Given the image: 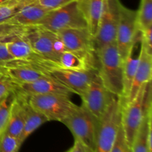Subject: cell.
I'll use <instances>...</instances> for the list:
<instances>
[{
    "label": "cell",
    "mask_w": 152,
    "mask_h": 152,
    "mask_svg": "<svg viewBox=\"0 0 152 152\" xmlns=\"http://www.w3.org/2000/svg\"><path fill=\"white\" fill-rule=\"evenodd\" d=\"M146 86L145 84L141 88L133 100L121 102V125L126 140L130 147L145 116L144 102Z\"/></svg>",
    "instance_id": "cell-7"
},
{
    "label": "cell",
    "mask_w": 152,
    "mask_h": 152,
    "mask_svg": "<svg viewBox=\"0 0 152 152\" xmlns=\"http://www.w3.org/2000/svg\"><path fill=\"white\" fill-rule=\"evenodd\" d=\"M66 152H68V151H66Z\"/></svg>",
    "instance_id": "cell-36"
},
{
    "label": "cell",
    "mask_w": 152,
    "mask_h": 152,
    "mask_svg": "<svg viewBox=\"0 0 152 152\" xmlns=\"http://www.w3.org/2000/svg\"><path fill=\"white\" fill-rule=\"evenodd\" d=\"M140 59V53L138 56H134V48L129 53L126 59L123 62V91L122 101H126L130 93L133 80L134 79L137 68Z\"/></svg>",
    "instance_id": "cell-21"
},
{
    "label": "cell",
    "mask_w": 152,
    "mask_h": 152,
    "mask_svg": "<svg viewBox=\"0 0 152 152\" xmlns=\"http://www.w3.org/2000/svg\"><path fill=\"white\" fill-rule=\"evenodd\" d=\"M78 140L94 149L99 120L83 105L77 108L62 122Z\"/></svg>",
    "instance_id": "cell-5"
},
{
    "label": "cell",
    "mask_w": 152,
    "mask_h": 152,
    "mask_svg": "<svg viewBox=\"0 0 152 152\" xmlns=\"http://www.w3.org/2000/svg\"><path fill=\"white\" fill-rule=\"evenodd\" d=\"M48 74L71 89L74 94L80 95L97 75L98 71L97 69L74 71L56 67Z\"/></svg>",
    "instance_id": "cell-12"
},
{
    "label": "cell",
    "mask_w": 152,
    "mask_h": 152,
    "mask_svg": "<svg viewBox=\"0 0 152 152\" xmlns=\"http://www.w3.org/2000/svg\"><path fill=\"white\" fill-rule=\"evenodd\" d=\"M80 96L82 105L99 120L115 95L104 86L97 74Z\"/></svg>",
    "instance_id": "cell-10"
},
{
    "label": "cell",
    "mask_w": 152,
    "mask_h": 152,
    "mask_svg": "<svg viewBox=\"0 0 152 152\" xmlns=\"http://www.w3.org/2000/svg\"><path fill=\"white\" fill-rule=\"evenodd\" d=\"M38 25L53 33L71 28H88L87 22L80 10L78 0L59 8L50 10Z\"/></svg>",
    "instance_id": "cell-3"
},
{
    "label": "cell",
    "mask_w": 152,
    "mask_h": 152,
    "mask_svg": "<svg viewBox=\"0 0 152 152\" xmlns=\"http://www.w3.org/2000/svg\"><path fill=\"white\" fill-rule=\"evenodd\" d=\"M121 126V100L115 96L99 120L94 152H111Z\"/></svg>",
    "instance_id": "cell-2"
},
{
    "label": "cell",
    "mask_w": 152,
    "mask_h": 152,
    "mask_svg": "<svg viewBox=\"0 0 152 152\" xmlns=\"http://www.w3.org/2000/svg\"><path fill=\"white\" fill-rule=\"evenodd\" d=\"M25 28L10 23L8 22L0 23V39L15 35V34H21L24 31Z\"/></svg>",
    "instance_id": "cell-26"
},
{
    "label": "cell",
    "mask_w": 152,
    "mask_h": 152,
    "mask_svg": "<svg viewBox=\"0 0 152 152\" xmlns=\"http://www.w3.org/2000/svg\"><path fill=\"white\" fill-rule=\"evenodd\" d=\"M68 152H94V150L85 145L81 141L74 139V145L68 150Z\"/></svg>",
    "instance_id": "cell-32"
},
{
    "label": "cell",
    "mask_w": 152,
    "mask_h": 152,
    "mask_svg": "<svg viewBox=\"0 0 152 152\" xmlns=\"http://www.w3.org/2000/svg\"><path fill=\"white\" fill-rule=\"evenodd\" d=\"M15 91L25 96L41 94H62L70 96L74 94L71 89L50 76L32 83L17 85Z\"/></svg>",
    "instance_id": "cell-13"
},
{
    "label": "cell",
    "mask_w": 152,
    "mask_h": 152,
    "mask_svg": "<svg viewBox=\"0 0 152 152\" xmlns=\"http://www.w3.org/2000/svg\"><path fill=\"white\" fill-rule=\"evenodd\" d=\"M1 75H2V73H1V69H0V77H1Z\"/></svg>",
    "instance_id": "cell-35"
},
{
    "label": "cell",
    "mask_w": 152,
    "mask_h": 152,
    "mask_svg": "<svg viewBox=\"0 0 152 152\" xmlns=\"http://www.w3.org/2000/svg\"><path fill=\"white\" fill-rule=\"evenodd\" d=\"M17 84L4 74L0 77V101L7 94L16 89Z\"/></svg>",
    "instance_id": "cell-29"
},
{
    "label": "cell",
    "mask_w": 152,
    "mask_h": 152,
    "mask_svg": "<svg viewBox=\"0 0 152 152\" xmlns=\"http://www.w3.org/2000/svg\"><path fill=\"white\" fill-rule=\"evenodd\" d=\"M66 50L87 55H96L93 36L88 28H71L56 33Z\"/></svg>",
    "instance_id": "cell-11"
},
{
    "label": "cell",
    "mask_w": 152,
    "mask_h": 152,
    "mask_svg": "<svg viewBox=\"0 0 152 152\" xmlns=\"http://www.w3.org/2000/svg\"><path fill=\"white\" fill-rule=\"evenodd\" d=\"M26 100V96L16 92V97L12 106L8 123L4 132L19 139L25 126Z\"/></svg>",
    "instance_id": "cell-16"
},
{
    "label": "cell",
    "mask_w": 152,
    "mask_h": 152,
    "mask_svg": "<svg viewBox=\"0 0 152 152\" xmlns=\"http://www.w3.org/2000/svg\"><path fill=\"white\" fill-rule=\"evenodd\" d=\"M17 3L21 2H19L17 0H0V7L5 5H10V4H17Z\"/></svg>",
    "instance_id": "cell-33"
},
{
    "label": "cell",
    "mask_w": 152,
    "mask_h": 152,
    "mask_svg": "<svg viewBox=\"0 0 152 152\" xmlns=\"http://www.w3.org/2000/svg\"><path fill=\"white\" fill-rule=\"evenodd\" d=\"M16 97V91L9 92L0 101V135L4 132L10 118L11 108Z\"/></svg>",
    "instance_id": "cell-23"
},
{
    "label": "cell",
    "mask_w": 152,
    "mask_h": 152,
    "mask_svg": "<svg viewBox=\"0 0 152 152\" xmlns=\"http://www.w3.org/2000/svg\"><path fill=\"white\" fill-rule=\"evenodd\" d=\"M121 4L120 0H103L99 29L94 39L96 50L115 42Z\"/></svg>",
    "instance_id": "cell-9"
},
{
    "label": "cell",
    "mask_w": 152,
    "mask_h": 152,
    "mask_svg": "<svg viewBox=\"0 0 152 152\" xmlns=\"http://www.w3.org/2000/svg\"><path fill=\"white\" fill-rule=\"evenodd\" d=\"M152 73V54H150L145 50V48L141 44L140 51V59L137 68L134 79L133 80L132 88L129 96L126 101L123 102H130L134 99L139 91L144 85L151 82Z\"/></svg>",
    "instance_id": "cell-14"
},
{
    "label": "cell",
    "mask_w": 152,
    "mask_h": 152,
    "mask_svg": "<svg viewBox=\"0 0 152 152\" xmlns=\"http://www.w3.org/2000/svg\"><path fill=\"white\" fill-rule=\"evenodd\" d=\"M75 0H37V2L48 10H52L59 8Z\"/></svg>",
    "instance_id": "cell-30"
},
{
    "label": "cell",
    "mask_w": 152,
    "mask_h": 152,
    "mask_svg": "<svg viewBox=\"0 0 152 152\" xmlns=\"http://www.w3.org/2000/svg\"><path fill=\"white\" fill-rule=\"evenodd\" d=\"M58 63L61 68L74 71L97 69L94 55L83 54L69 50H65L59 55Z\"/></svg>",
    "instance_id": "cell-17"
},
{
    "label": "cell",
    "mask_w": 152,
    "mask_h": 152,
    "mask_svg": "<svg viewBox=\"0 0 152 152\" xmlns=\"http://www.w3.org/2000/svg\"><path fill=\"white\" fill-rule=\"evenodd\" d=\"M22 34L36 53L50 60L58 62L59 55L66 50L56 33L41 26L26 27Z\"/></svg>",
    "instance_id": "cell-4"
},
{
    "label": "cell",
    "mask_w": 152,
    "mask_h": 152,
    "mask_svg": "<svg viewBox=\"0 0 152 152\" xmlns=\"http://www.w3.org/2000/svg\"><path fill=\"white\" fill-rule=\"evenodd\" d=\"M137 25L140 32L152 26V0H141L137 10Z\"/></svg>",
    "instance_id": "cell-24"
},
{
    "label": "cell",
    "mask_w": 152,
    "mask_h": 152,
    "mask_svg": "<svg viewBox=\"0 0 152 152\" xmlns=\"http://www.w3.org/2000/svg\"><path fill=\"white\" fill-rule=\"evenodd\" d=\"M26 97L30 105L44 114L48 121L62 123L78 106L66 95L41 94Z\"/></svg>",
    "instance_id": "cell-6"
},
{
    "label": "cell",
    "mask_w": 152,
    "mask_h": 152,
    "mask_svg": "<svg viewBox=\"0 0 152 152\" xmlns=\"http://www.w3.org/2000/svg\"><path fill=\"white\" fill-rule=\"evenodd\" d=\"M99 66L98 75L102 84L112 94L122 98L123 91V62L116 42L110 43L96 50Z\"/></svg>",
    "instance_id": "cell-1"
},
{
    "label": "cell",
    "mask_w": 152,
    "mask_h": 152,
    "mask_svg": "<svg viewBox=\"0 0 152 152\" xmlns=\"http://www.w3.org/2000/svg\"><path fill=\"white\" fill-rule=\"evenodd\" d=\"M22 33L1 39L5 43L7 51L13 59H28L36 54Z\"/></svg>",
    "instance_id": "cell-19"
},
{
    "label": "cell",
    "mask_w": 152,
    "mask_h": 152,
    "mask_svg": "<svg viewBox=\"0 0 152 152\" xmlns=\"http://www.w3.org/2000/svg\"><path fill=\"white\" fill-rule=\"evenodd\" d=\"M24 5H25V4L17 3L0 7V23L7 22V20L10 19L16 12L19 11Z\"/></svg>",
    "instance_id": "cell-27"
},
{
    "label": "cell",
    "mask_w": 152,
    "mask_h": 152,
    "mask_svg": "<svg viewBox=\"0 0 152 152\" xmlns=\"http://www.w3.org/2000/svg\"><path fill=\"white\" fill-rule=\"evenodd\" d=\"M13 59L12 56L7 51L5 43L0 39V65Z\"/></svg>",
    "instance_id": "cell-31"
},
{
    "label": "cell",
    "mask_w": 152,
    "mask_h": 152,
    "mask_svg": "<svg viewBox=\"0 0 152 152\" xmlns=\"http://www.w3.org/2000/svg\"><path fill=\"white\" fill-rule=\"evenodd\" d=\"M22 144L19 138L4 132L0 135V152H19Z\"/></svg>",
    "instance_id": "cell-25"
},
{
    "label": "cell",
    "mask_w": 152,
    "mask_h": 152,
    "mask_svg": "<svg viewBox=\"0 0 152 152\" xmlns=\"http://www.w3.org/2000/svg\"><path fill=\"white\" fill-rule=\"evenodd\" d=\"M138 32L140 31L137 25V10H131L121 4L115 42L123 62L134 48Z\"/></svg>",
    "instance_id": "cell-8"
},
{
    "label": "cell",
    "mask_w": 152,
    "mask_h": 152,
    "mask_svg": "<svg viewBox=\"0 0 152 152\" xmlns=\"http://www.w3.org/2000/svg\"><path fill=\"white\" fill-rule=\"evenodd\" d=\"M49 11L37 1H34L24 5L7 22L24 28L36 26Z\"/></svg>",
    "instance_id": "cell-15"
},
{
    "label": "cell",
    "mask_w": 152,
    "mask_h": 152,
    "mask_svg": "<svg viewBox=\"0 0 152 152\" xmlns=\"http://www.w3.org/2000/svg\"><path fill=\"white\" fill-rule=\"evenodd\" d=\"M27 98V97H26ZM48 121L47 117L41 112L33 108L28 102V99L25 103V121L23 131L19 137V140L22 143L25 140L35 132L39 127Z\"/></svg>",
    "instance_id": "cell-20"
},
{
    "label": "cell",
    "mask_w": 152,
    "mask_h": 152,
    "mask_svg": "<svg viewBox=\"0 0 152 152\" xmlns=\"http://www.w3.org/2000/svg\"><path fill=\"white\" fill-rule=\"evenodd\" d=\"M151 118V109L148 110L146 112L145 111V116H144L142 124L135 136L133 143L131 147L132 152H149L148 148L147 136H148V123Z\"/></svg>",
    "instance_id": "cell-22"
},
{
    "label": "cell",
    "mask_w": 152,
    "mask_h": 152,
    "mask_svg": "<svg viewBox=\"0 0 152 152\" xmlns=\"http://www.w3.org/2000/svg\"><path fill=\"white\" fill-rule=\"evenodd\" d=\"M79 6L94 39L99 29L103 0H78Z\"/></svg>",
    "instance_id": "cell-18"
},
{
    "label": "cell",
    "mask_w": 152,
    "mask_h": 152,
    "mask_svg": "<svg viewBox=\"0 0 152 152\" xmlns=\"http://www.w3.org/2000/svg\"><path fill=\"white\" fill-rule=\"evenodd\" d=\"M111 152H132V148L128 145L126 140L122 125L119 129L115 142H114V146H113Z\"/></svg>",
    "instance_id": "cell-28"
},
{
    "label": "cell",
    "mask_w": 152,
    "mask_h": 152,
    "mask_svg": "<svg viewBox=\"0 0 152 152\" xmlns=\"http://www.w3.org/2000/svg\"><path fill=\"white\" fill-rule=\"evenodd\" d=\"M19 2H21V3H23V4H29V3H31V2H34V1H36L37 0H17Z\"/></svg>",
    "instance_id": "cell-34"
}]
</instances>
